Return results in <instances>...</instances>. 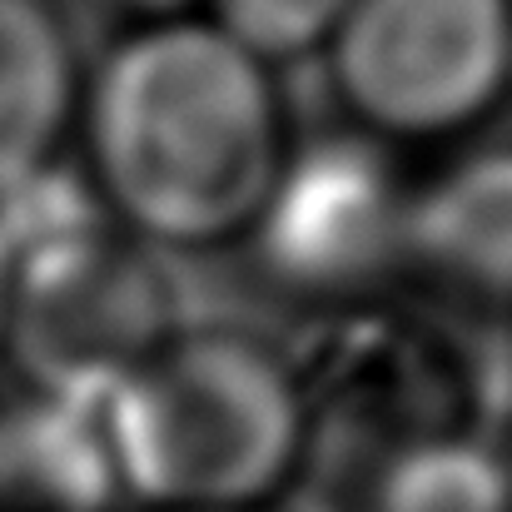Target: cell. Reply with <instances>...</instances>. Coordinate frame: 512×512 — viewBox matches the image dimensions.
Segmentation results:
<instances>
[{"mask_svg":"<svg viewBox=\"0 0 512 512\" xmlns=\"http://www.w3.org/2000/svg\"><path fill=\"white\" fill-rule=\"evenodd\" d=\"M408 259L448 289L512 304V145L478 150L413 189Z\"/></svg>","mask_w":512,"mask_h":512,"instance_id":"52a82bcc","label":"cell"},{"mask_svg":"<svg viewBox=\"0 0 512 512\" xmlns=\"http://www.w3.org/2000/svg\"><path fill=\"white\" fill-rule=\"evenodd\" d=\"M5 304H10V234L0 224V343H5Z\"/></svg>","mask_w":512,"mask_h":512,"instance_id":"7c38bea8","label":"cell"},{"mask_svg":"<svg viewBox=\"0 0 512 512\" xmlns=\"http://www.w3.org/2000/svg\"><path fill=\"white\" fill-rule=\"evenodd\" d=\"M75 125L110 219L150 249L249 234L294 150L274 70L184 10L115 40Z\"/></svg>","mask_w":512,"mask_h":512,"instance_id":"6da1fadb","label":"cell"},{"mask_svg":"<svg viewBox=\"0 0 512 512\" xmlns=\"http://www.w3.org/2000/svg\"><path fill=\"white\" fill-rule=\"evenodd\" d=\"M199 5L219 35H229L239 50H249L274 70L279 60L324 50L353 0H199Z\"/></svg>","mask_w":512,"mask_h":512,"instance_id":"30bf717a","label":"cell"},{"mask_svg":"<svg viewBox=\"0 0 512 512\" xmlns=\"http://www.w3.org/2000/svg\"><path fill=\"white\" fill-rule=\"evenodd\" d=\"M0 224L10 234L0 348L15 358L30 393L95 413L179 334L160 259L110 214L80 204L50 214L0 204Z\"/></svg>","mask_w":512,"mask_h":512,"instance_id":"3957f363","label":"cell"},{"mask_svg":"<svg viewBox=\"0 0 512 512\" xmlns=\"http://www.w3.org/2000/svg\"><path fill=\"white\" fill-rule=\"evenodd\" d=\"M512 0H353L324 55L348 115L383 140H443L508 95Z\"/></svg>","mask_w":512,"mask_h":512,"instance_id":"277c9868","label":"cell"},{"mask_svg":"<svg viewBox=\"0 0 512 512\" xmlns=\"http://www.w3.org/2000/svg\"><path fill=\"white\" fill-rule=\"evenodd\" d=\"M508 90H512V35H508Z\"/></svg>","mask_w":512,"mask_h":512,"instance_id":"4fadbf2b","label":"cell"},{"mask_svg":"<svg viewBox=\"0 0 512 512\" xmlns=\"http://www.w3.org/2000/svg\"><path fill=\"white\" fill-rule=\"evenodd\" d=\"M80 60L50 0H0V204L45 179L80 120Z\"/></svg>","mask_w":512,"mask_h":512,"instance_id":"8992f818","label":"cell"},{"mask_svg":"<svg viewBox=\"0 0 512 512\" xmlns=\"http://www.w3.org/2000/svg\"><path fill=\"white\" fill-rule=\"evenodd\" d=\"M408 204L413 189L368 140H324L289 150L249 234L289 294L334 299L408 259Z\"/></svg>","mask_w":512,"mask_h":512,"instance_id":"5b68a950","label":"cell"},{"mask_svg":"<svg viewBox=\"0 0 512 512\" xmlns=\"http://www.w3.org/2000/svg\"><path fill=\"white\" fill-rule=\"evenodd\" d=\"M244 512H279V508H244Z\"/></svg>","mask_w":512,"mask_h":512,"instance_id":"5bb4252c","label":"cell"},{"mask_svg":"<svg viewBox=\"0 0 512 512\" xmlns=\"http://www.w3.org/2000/svg\"><path fill=\"white\" fill-rule=\"evenodd\" d=\"M363 512H512V468L478 438H418L378 463Z\"/></svg>","mask_w":512,"mask_h":512,"instance_id":"9c48e42d","label":"cell"},{"mask_svg":"<svg viewBox=\"0 0 512 512\" xmlns=\"http://www.w3.org/2000/svg\"><path fill=\"white\" fill-rule=\"evenodd\" d=\"M120 498L140 512L274 508L304 458L289 363L224 329H179L95 408Z\"/></svg>","mask_w":512,"mask_h":512,"instance_id":"7a4b0ae2","label":"cell"},{"mask_svg":"<svg viewBox=\"0 0 512 512\" xmlns=\"http://www.w3.org/2000/svg\"><path fill=\"white\" fill-rule=\"evenodd\" d=\"M95 413L25 393L0 403V512H120Z\"/></svg>","mask_w":512,"mask_h":512,"instance_id":"ba28073f","label":"cell"},{"mask_svg":"<svg viewBox=\"0 0 512 512\" xmlns=\"http://www.w3.org/2000/svg\"><path fill=\"white\" fill-rule=\"evenodd\" d=\"M105 5L135 10V15H145V20H155V15H179V10H189V0H105Z\"/></svg>","mask_w":512,"mask_h":512,"instance_id":"8fae6325","label":"cell"}]
</instances>
